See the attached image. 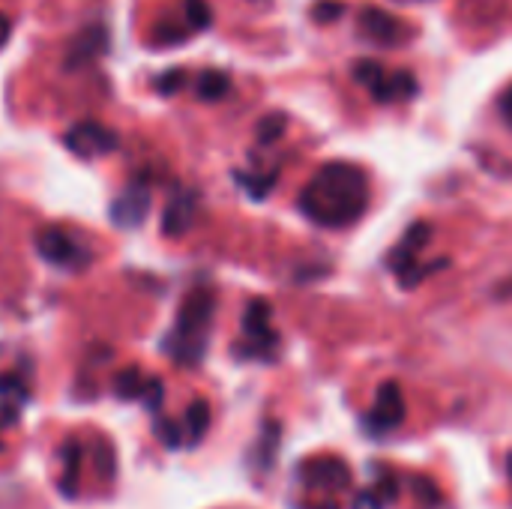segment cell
I'll return each mask as SVG.
<instances>
[{
  "label": "cell",
  "instance_id": "52a82bcc",
  "mask_svg": "<svg viewBox=\"0 0 512 509\" xmlns=\"http://www.w3.org/2000/svg\"><path fill=\"white\" fill-rule=\"evenodd\" d=\"M36 252L42 261H48L60 270H84L93 261V255L63 228H39Z\"/></svg>",
  "mask_w": 512,
  "mask_h": 509
},
{
  "label": "cell",
  "instance_id": "4316f807",
  "mask_svg": "<svg viewBox=\"0 0 512 509\" xmlns=\"http://www.w3.org/2000/svg\"><path fill=\"white\" fill-rule=\"evenodd\" d=\"M156 87H159V93L174 96L177 90H183V87H186V72H183V69H168L165 75H159V78H156Z\"/></svg>",
  "mask_w": 512,
  "mask_h": 509
},
{
  "label": "cell",
  "instance_id": "277c9868",
  "mask_svg": "<svg viewBox=\"0 0 512 509\" xmlns=\"http://www.w3.org/2000/svg\"><path fill=\"white\" fill-rule=\"evenodd\" d=\"M279 351V333L273 327V309L267 300L255 297L249 300L246 312H243V336L240 345L234 348V354L240 360H273Z\"/></svg>",
  "mask_w": 512,
  "mask_h": 509
},
{
  "label": "cell",
  "instance_id": "f1b7e54d",
  "mask_svg": "<svg viewBox=\"0 0 512 509\" xmlns=\"http://www.w3.org/2000/svg\"><path fill=\"white\" fill-rule=\"evenodd\" d=\"M501 111H504V117L512 123V87L504 93V99H501Z\"/></svg>",
  "mask_w": 512,
  "mask_h": 509
},
{
  "label": "cell",
  "instance_id": "603a6c76",
  "mask_svg": "<svg viewBox=\"0 0 512 509\" xmlns=\"http://www.w3.org/2000/svg\"><path fill=\"white\" fill-rule=\"evenodd\" d=\"M285 126H288V117H285V114H267V117L258 123V141H261V144L279 141L282 132H285Z\"/></svg>",
  "mask_w": 512,
  "mask_h": 509
},
{
  "label": "cell",
  "instance_id": "8992f818",
  "mask_svg": "<svg viewBox=\"0 0 512 509\" xmlns=\"http://www.w3.org/2000/svg\"><path fill=\"white\" fill-rule=\"evenodd\" d=\"M354 78L360 87H366L378 102H405L417 93V78L405 69L387 72L378 60H357Z\"/></svg>",
  "mask_w": 512,
  "mask_h": 509
},
{
  "label": "cell",
  "instance_id": "3957f363",
  "mask_svg": "<svg viewBox=\"0 0 512 509\" xmlns=\"http://www.w3.org/2000/svg\"><path fill=\"white\" fill-rule=\"evenodd\" d=\"M429 240H432V225L429 222H414L405 231V237L396 243V249L387 255V267H390V273H396L402 288H417L432 273H438V270H444L450 264L447 258L444 261H423V249H426Z\"/></svg>",
  "mask_w": 512,
  "mask_h": 509
},
{
  "label": "cell",
  "instance_id": "f546056e",
  "mask_svg": "<svg viewBox=\"0 0 512 509\" xmlns=\"http://www.w3.org/2000/svg\"><path fill=\"white\" fill-rule=\"evenodd\" d=\"M507 474H510V480H512V453L507 456Z\"/></svg>",
  "mask_w": 512,
  "mask_h": 509
},
{
  "label": "cell",
  "instance_id": "6da1fadb",
  "mask_svg": "<svg viewBox=\"0 0 512 509\" xmlns=\"http://www.w3.org/2000/svg\"><path fill=\"white\" fill-rule=\"evenodd\" d=\"M297 207L312 225L348 228L369 210V177L354 162H327L300 189Z\"/></svg>",
  "mask_w": 512,
  "mask_h": 509
},
{
  "label": "cell",
  "instance_id": "7402d4cb",
  "mask_svg": "<svg viewBox=\"0 0 512 509\" xmlns=\"http://www.w3.org/2000/svg\"><path fill=\"white\" fill-rule=\"evenodd\" d=\"M153 432H156V438H159V444H165L168 450H177V447H183V426H177L174 420H162V417H156V423H153Z\"/></svg>",
  "mask_w": 512,
  "mask_h": 509
},
{
  "label": "cell",
  "instance_id": "83f0119b",
  "mask_svg": "<svg viewBox=\"0 0 512 509\" xmlns=\"http://www.w3.org/2000/svg\"><path fill=\"white\" fill-rule=\"evenodd\" d=\"M9 33H12V21H9V18H6V15L0 12V48H3L6 42H9Z\"/></svg>",
  "mask_w": 512,
  "mask_h": 509
},
{
  "label": "cell",
  "instance_id": "7a4b0ae2",
  "mask_svg": "<svg viewBox=\"0 0 512 509\" xmlns=\"http://www.w3.org/2000/svg\"><path fill=\"white\" fill-rule=\"evenodd\" d=\"M216 294L210 288H195L183 297L174 327L162 339V351L183 369H195L204 363L213 333Z\"/></svg>",
  "mask_w": 512,
  "mask_h": 509
},
{
  "label": "cell",
  "instance_id": "ba28073f",
  "mask_svg": "<svg viewBox=\"0 0 512 509\" xmlns=\"http://www.w3.org/2000/svg\"><path fill=\"white\" fill-rule=\"evenodd\" d=\"M405 393L396 381H384L375 393V402H372V411L366 414L363 420V429L372 435V438H381L393 429H399L405 423Z\"/></svg>",
  "mask_w": 512,
  "mask_h": 509
},
{
  "label": "cell",
  "instance_id": "ffe728a7",
  "mask_svg": "<svg viewBox=\"0 0 512 509\" xmlns=\"http://www.w3.org/2000/svg\"><path fill=\"white\" fill-rule=\"evenodd\" d=\"M276 450H279V423L276 420H267L264 429H261L258 447L252 450V462L258 468H270L276 462Z\"/></svg>",
  "mask_w": 512,
  "mask_h": 509
},
{
  "label": "cell",
  "instance_id": "5bb4252c",
  "mask_svg": "<svg viewBox=\"0 0 512 509\" xmlns=\"http://www.w3.org/2000/svg\"><path fill=\"white\" fill-rule=\"evenodd\" d=\"M192 219H195V195L177 192V195H171V201L162 213V234L183 237L192 228Z\"/></svg>",
  "mask_w": 512,
  "mask_h": 509
},
{
  "label": "cell",
  "instance_id": "d6986e66",
  "mask_svg": "<svg viewBox=\"0 0 512 509\" xmlns=\"http://www.w3.org/2000/svg\"><path fill=\"white\" fill-rule=\"evenodd\" d=\"M396 480L393 477H381V483L375 486V489H363L357 498H354V504H351V509H387V504L396 498Z\"/></svg>",
  "mask_w": 512,
  "mask_h": 509
},
{
  "label": "cell",
  "instance_id": "8fae6325",
  "mask_svg": "<svg viewBox=\"0 0 512 509\" xmlns=\"http://www.w3.org/2000/svg\"><path fill=\"white\" fill-rule=\"evenodd\" d=\"M150 201H153L150 186L141 183V180H132V183L111 201L108 216H111V222H114L117 228L132 231V228L144 225V219H147V213H150Z\"/></svg>",
  "mask_w": 512,
  "mask_h": 509
},
{
  "label": "cell",
  "instance_id": "4fadbf2b",
  "mask_svg": "<svg viewBox=\"0 0 512 509\" xmlns=\"http://www.w3.org/2000/svg\"><path fill=\"white\" fill-rule=\"evenodd\" d=\"M30 399V387L18 372L0 375V426H15L21 420V408Z\"/></svg>",
  "mask_w": 512,
  "mask_h": 509
},
{
  "label": "cell",
  "instance_id": "30bf717a",
  "mask_svg": "<svg viewBox=\"0 0 512 509\" xmlns=\"http://www.w3.org/2000/svg\"><path fill=\"white\" fill-rule=\"evenodd\" d=\"M357 33H360L366 42L393 48V45H402V42L411 36V27H408L405 21L387 15L384 9L366 6V9H360V15H357Z\"/></svg>",
  "mask_w": 512,
  "mask_h": 509
},
{
  "label": "cell",
  "instance_id": "e0dca14e",
  "mask_svg": "<svg viewBox=\"0 0 512 509\" xmlns=\"http://www.w3.org/2000/svg\"><path fill=\"white\" fill-rule=\"evenodd\" d=\"M228 90H231V78H228V72H222V69H204V72L195 78V93H198V99H204V102H219V99L228 96Z\"/></svg>",
  "mask_w": 512,
  "mask_h": 509
},
{
  "label": "cell",
  "instance_id": "cb8c5ba5",
  "mask_svg": "<svg viewBox=\"0 0 512 509\" xmlns=\"http://www.w3.org/2000/svg\"><path fill=\"white\" fill-rule=\"evenodd\" d=\"M342 15H345V6L339 0H321L312 6V21H318V24H333Z\"/></svg>",
  "mask_w": 512,
  "mask_h": 509
},
{
  "label": "cell",
  "instance_id": "2e32d148",
  "mask_svg": "<svg viewBox=\"0 0 512 509\" xmlns=\"http://www.w3.org/2000/svg\"><path fill=\"white\" fill-rule=\"evenodd\" d=\"M207 429H210V405L204 399H195L183 417V447H198Z\"/></svg>",
  "mask_w": 512,
  "mask_h": 509
},
{
  "label": "cell",
  "instance_id": "5b68a950",
  "mask_svg": "<svg viewBox=\"0 0 512 509\" xmlns=\"http://www.w3.org/2000/svg\"><path fill=\"white\" fill-rule=\"evenodd\" d=\"M294 477L312 495L336 498L351 489V468L339 456H309L306 462H300Z\"/></svg>",
  "mask_w": 512,
  "mask_h": 509
},
{
  "label": "cell",
  "instance_id": "d4e9b609",
  "mask_svg": "<svg viewBox=\"0 0 512 509\" xmlns=\"http://www.w3.org/2000/svg\"><path fill=\"white\" fill-rule=\"evenodd\" d=\"M144 408L153 414V417H159V411H162V402H165V387H162V381L159 378H153L150 375V384H147V390H144Z\"/></svg>",
  "mask_w": 512,
  "mask_h": 509
},
{
  "label": "cell",
  "instance_id": "9c48e42d",
  "mask_svg": "<svg viewBox=\"0 0 512 509\" xmlns=\"http://www.w3.org/2000/svg\"><path fill=\"white\" fill-rule=\"evenodd\" d=\"M63 144L69 153H75L78 159H99V156H108L117 150L120 138L114 129H108L105 123L99 120H81L75 126L66 129L63 135Z\"/></svg>",
  "mask_w": 512,
  "mask_h": 509
},
{
  "label": "cell",
  "instance_id": "7c38bea8",
  "mask_svg": "<svg viewBox=\"0 0 512 509\" xmlns=\"http://www.w3.org/2000/svg\"><path fill=\"white\" fill-rule=\"evenodd\" d=\"M105 48H108V30H105V24H90V27H84V30L72 39V45H69V51H66V69H81V66L93 63Z\"/></svg>",
  "mask_w": 512,
  "mask_h": 509
},
{
  "label": "cell",
  "instance_id": "44dd1931",
  "mask_svg": "<svg viewBox=\"0 0 512 509\" xmlns=\"http://www.w3.org/2000/svg\"><path fill=\"white\" fill-rule=\"evenodd\" d=\"M183 24L198 33V30H207L213 24V12H210V3L207 0H183Z\"/></svg>",
  "mask_w": 512,
  "mask_h": 509
},
{
  "label": "cell",
  "instance_id": "484cf974",
  "mask_svg": "<svg viewBox=\"0 0 512 509\" xmlns=\"http://www.w3.org/2000/svg\"><path fill=\"white\" fill-rule=\"evenodd\" d=\"M93 450H96V459H99V468H102V477L111 480L114 471H117V462H114V450L105 438H96L93 441Z\"/></svg>",
  "mask_w": 512,
  "mask_h": 509
},
{
  "label": "cell",
  "instance_id": "9a60e30c",
  "mask_svg": "<svg viewBox=\"0 0 512 509\" xmlns=\"http://www.w3.org/2000/svg\"><path fill=\"white\" fill-rule=\"evenodd\" d=\"M60 465H63L60 492L66 498H75L78 495V480H81V444L75 438L60 447Z\"/></svg>",
  "mask_w": 512,
  "mask_h": 509
},
{
  "label": "cell",
  "instance_id": "ac0fdd59",
  "mask_svg": "<svg viewBox=\"0 0 512 509\" xmlns=\"http://www.w3.org/2000/svg\"><path fill=\"white\" fill-rule=\"evenodd\" d=\"M150 384V375H144L141 369L135 366H126L123 372H117L114 378V393L126 402H135V399H144V390Z\"/></svg>",
  "mask_w": 512,
  "mask_h": 509
}]
</instances>
